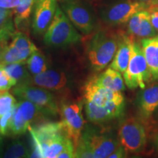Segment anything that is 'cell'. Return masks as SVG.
<instances>
[{
  "label": "cell",
  "instance_id": "41",
  "mask_svg": "<svg viewBox=\"0 0 158 158\" xmlns=\"http://www.w3.org/2000/svg\"><path fill=\"white\" fill-rule=\"evenodd\" d=\"M157 5H158V1H157Z\"/></svg>",
  "mask_w": 158,
  "mask_h": 158
},
{
  "label": "cell",
  "instance_id": "7",
  "mask_svg": "<svg viewBox=\"0 0 158 158\" xmlns=\"http://www.w3.org/2000/svg\"><path fill=\"white\" fill-rule=\"evenodd\" d=\"M80 138L87 144L94 158L108 157L120 144L111 131L94 126H85Z\"/></svg>",
  "mask_w": 158,
  "mask_h": 158
},
{
  "label": "cell",
  "instance_id": "31",
  "mask_svg": "<svg viewBox=\"0 0 158 158\" xmlns=\"http://www.w3.org/2000/svg\"><path fill=\"white\" fill-rule=\"evenodd\" d=\"M13 113V108L0 118V134L2 135H7L10 134Z\"/></svg>",
  "mask_w": 158,
  "mask_h": 158
},
{
  "label": "cell",
  "instance_id": "33",
  "mask_svg": "<svg viewBox=\"0 0 158 158\" xmlns=\"http://www.w3.org/2000/svg\"><path fill=\"white\" fill-rule=\"evenodd\" d=\"M147 10L149 12L152 24L158 33V5L157 3L151 4L148 6Z\"/></svg>",
  "mask_w": 158,
  "mask_h": 158
},
{
  "label": "cell",
  "instance_id": "3",
  "mask_svg": "<svg viewBox=\"0 0 158 158\" xmlns=\"http://www.w3.org/2000/svg\"><path fill=\"white\" fill-rule=\"evenodd\" d=\"M148 5L134 0H101L95 8L99 20L108 27L127 23L138 11L147 9Z\"/></svg>",
  "mask_w": 158,
  "mask_h": 158
},
{
  "label": "cell",
  "instance_id": "1",
  "mask_svg": "<svg viewBox=\"0 0 158 158\" xmlns=\"http://www.w3.org/2000/svg\"><path fill=\"white\" fill-rule=\"evenodd\" d=\"M29 131L33 140L31 157L57 158L69 142L62 122H45L36 127L30 126Z\"/></svg>",
  "mask_w": 158,
  "mask_h": 158
},
{
  "label": "cell",
  "instance_id": "28",
  "mask_svg": "<svg viewBox=\"0 0 158 158\" xmlns=\"http://www.w3.org/2000/svg\"><path fill=\"white\" fill-rule=\"evenodd\" d=\"M16 100L7 91L0 92V118L14 108Z\"/></svg>",
  "mask_w": 158,
  "mask_h": 158
},
{
  "label": "cell",
  "instance_id": "37",
  "mask_svg": "<svg viewBox=\"0 0 158 158\" xmlns=\"http://www.w3.org/2000/svg\"><path fill=\"white\" fill-rule=\"evenodd\" d=\"M134 1L138 2L147 4V5H149L152 3H157V2L158 1V0H134Z\"/></svg>",
  "mask_w": 158,
  "mask_h": 158
},
{
  "label": "cell",
  "instance_id": "36",
  "mask_svg": "<svg viewBox=\"0 0 158 158\" xmlns=\"http://www.w3.org/2000/svg\"><path fill=\"white\" fill-rule=\"evenodd\" d=\"M127 152L122 147L121 144L114 150V151L109 155V158H124L127 157Z\"/></svg>",
  "mask_w": 158,
  "mask_h": 158
},
{
  "label": "cell",
  "instance_id": "16",
  "mask_svg": "<svg viewBox=\"0 0 158 158\" xmlns=\"http://www.w3.org/2000/svg\"><path fill=\"white\" fill-rule=\"evenodd\" d=\"M139 115L143 118H149L158 108V84L146 86L138 92L136 98Z\"/></svg>",
  "mask_w": 158,
  "mask_h": 158
},
{
  "label": "cell",
  "instance_id": "12",
  "mask_svg": "<svg viewBox=\"0 0 158 158\" xmlns=\"http://www.w3.org/2000/svg\"><path fill=\"white\" fill-rule=\"evenodd\" d=\"M57 0H35L31 28L37 36L44 35L56 13Z\"/></svg>",
  "mask_w": 158,
  "mask_h": 158
},
{
  "label": "cell",
  "instance_id": "6",
  "mask_svg": "<svg viewBox=\"0 0 158 158\" xmlns=\"http://www.w3.org/2000/svg\"><path fill=\"white\" fill-rule=\"evenodd\" d=\"M50 90L30 84L18 83L12 90L20 100L24 99L37 105L46 116H56L59 113V105Z\"/></svg>",
  "mask_w": 158,
  "mask_h": 158
},
{
  "label": "cell",
  "instance_id": "21",
  "mask_svg": "<svg viewBox=\"0 0 158 158\" xmlns=\"http://www.w3.org/2000/svg\"><path fill=\"white\" fill-rule=\"evenodd\" d=\"M16 106L23 119L30 125L33 122H39L46 117L44 112L37 105L28 100L21 99L16 103Z\"/></svg>",
  "mask_w": 158,
  "mask_h": 158
},
{
  "label": "cell",
  "instance_id": "19",
  "mask_svg": "<svg viewBox=\"0 0 158 158\" xmlns=\"http://www.w3.org/2000/svg\"><path fill=\"white\" fill-rule=\"evenodd\" d=\"M94 79L97 84L103 87L116 92H123L125 90L126 85L122 73L110 67L106 69L102 73L94 77Z\"/></svg>",
  "mask_w": 158,
  "mask_h": 158
},
{
  "label": "cell",
  "instance_id": "5",
  "mask_svg": "<svg viewBox=\"0 0 158 158\" xmlns=\"http://www.w3.org/2000/svg\"><path fill=\"white\" fill-rule=\"evenodd\" d=\"M78 31L58 5L54 19L45 32L43 41L48 46L58 48L69 46L81 40L82 36Z\"/></svg>",
  "mask_w": 158,
  "mask_h": 158
},
{
  "label": "cell",
  "instance_id": "32",
  "mask_svg": "<svg viewBox=\"0 0 158 158\" xmlns=\"http://www.w3.org/2000/svg\"><path fill=\"white\" fill-rule=\"evenodd\" d=\"M76 157L91 158L93 157L92 152L84 140L81 138L79 139L78 145L76 148ZM94 158V157H93Z\"/></svg>",
  "mask_w": 158,
  "mask_h": 158
},
{
  "label": "cell",
  "instance_id": "2",
  "mask_svg": "<svg viewBox=\"0 0 158 158\" xmlns=\"http://www.w3.org/2000/svg\"><path fill=\"white\" fill-rule=\"evenodd\" d=\"M122 31L106 28L97 29L92 33L86 45V54L92 69L96 72L104 70L113 60Z\"/></svg>",
  "mask_w": 158,
  "mask_h": 158
},
{
  "label": "cell",
  "instance_id": "26",
  "mask_svg": "<svg viewBox=\"0 0 158 158\" xmlns=\"http://www.w3.org/2000/svg\"><path fill=\"white\" fill-rule=\"evenodd\" d=\"M30 126V124L27 123L23 119L19 110L18 109L16 104H15L14 108H13V113L11 119L10 134L14 136L21 135L24 134L27 131V130H29V127Z\"/></svg>",
  "mask_w": 158,
  "mask_h": 158
},
{
  "label": "cell",
  "instance_id": "18",
  "mask_svg": "<svg viewBox=\"0 0 158 158\" xmlns=\"http://www.w3.org/2000/svg\"><path fill=\"white\" fill-rule=\"evenodd\" d=\"M141 45L149 67L151 81H158V34L141 40Z\"/></svg>",
  "mask_w": 158,
  "mask_h": 158
},
{
  "label": "cell",
  "instance_id": "13",
  "mask_svg": "<svg viewBox=\"0 0 158 158\" xmlns=\"http://www.w3.org/2000/svg\"><path fill=\"white\" fill-rule=\"evenodd\" d=\"M84 102L86 118L94 124H101L121 117L125 106L124 101L114 102L106 107H98L86 101Z\"/></svg>",
  "mask_w": 158,
  "mask_h": 158
},
{
  "label": "cell",
  "instance_id": "4",
  "mask_svg": "<svg viewBox=\"0 0 158 158\" xmlns=\"http://www.w3.org/2000/svg\"><path fill=\"white\" fill-rule=\"evenodd\" d=\"M60 7L75 27L84 36L98 28L99 18L95 7L88 0H59Z\"/></svg>",
  "mask_w": 158,
  "mask_h": 158
},
{
  "label": "cell",
  "instance_id": "8",
  "mask_svg": "<svg viewBox=\"0 0 158 158\" xmlns=\"http://www.w3.org/2000/svg\"><path fill=\"white\" fill-rule=\"evenodd\" d=\"M125 85L130 89L140 87L143 89L148 82L151 81V76L141 45L134 40L131 56L127 70L123 73Z\"/></svg>",
  "mask_w": 158,
  "mask_h": 158
},
{
  "label": "cell",
  "instance_id": "17",
  "mask_svg": "<svg viewBox=\"0 0 158 158\" xmlns=\"http://www.w3.org/2000/svg\"><path fill=\"white\" fill-rule=\"evenodd\" d=\"M135 39L126 33L122 32L118 49L111 61L110 67L123 74L127 70L131 56L132 48Z\"/></svg>",
  "mask_w": 158,
  "mask_h": 158
},
{
  "label": "cell",
  "instance_id": "29",
  "mask_svg": "<svg viewBox=\"0 0 158 158\" xmlns=\"http://www.w3.org/2000/svg\"><path fill=\"white\" fill-rule=\"evenodd\" d=\"M13 10L0 7V29H15V25L13 22Z\"/></svg>",
  "mask_w": 158,
  "mask_h": 158
},
{
  "label": "cell",
  "instance_id": "30",
  "mask_svg": "<svg viewBox=\"0 0 158 158\" xmlns=\"http://www.w3.org/2000/svg\"><path fill=\"white\" fill-rule=\"evenodd\" d=\"M17 81L12 78L3 68L2 64L0 63V92L7 91L15 86Z\"/></svg>",
  "mask_w": 158,
  "mask_h": 158
},
{
  "label": "cell",
  "instance_id": "15",
  "mask_svg": "<svg viewBox=\"0 0 158 158\" xmlns=\"http://www.w3.org/2000/svg\"><path fill=\"white\" fill-rule=\"evenodd\" d=\"M27 83L50 91H60L68 85V78L63 71L47 70L42 73L32 76Z\"/></svg>",
  "mask_w": 158,
  "mask_h": 158
},
{
  "label": "cell",
  "instance_id": "27",
  "mask_svg": "<svg viewBox=\"0 0 158 158\" xmlns=\"http://www.w3.org/2000/svg\"><path fill=\"white\" fill-rule=\"evenodd\" d=\"M10 44L14 45L19 50H27V49L34 51L37 50V48L34 43L31 42L30 38L27 36L26 33L22 31H15V32L12 36Z\"/></svg>",
  "mask_w": 158,
  "mask_h": 158
},
{
  "label": "cell",
  "instance_id": "14",
  "mask_svg": "<svg viewBox=\"0 0 158 158\" xmlns=\"http://www.w3.org/2000/svg\"><path fill=\"white\" fill-rule=\"evenodd\" d=\"M127 24V33L134 39L149 38L158 34L152 24L147 9L141 10L132 15Z\"/></svg>",
  "mask_w": 158,
  "mask_h": 158
},
{
  "label": "cell",
  "instance_id": "34",
  "mask_svg": "<svg viewBox=\"0 0 158 158\" xmlns=\"http://www.w3.org/2000/svg\"><path fill=\"white\" fill-rule=\"evenodd\" d=\"M15 29H0V47L7 44V40L12 38L13 34L15 32Z\"/></svg>",
  "mask_w": 158,
  "mask_h": 158
},
{
  "label": "cell",
  "instance_id": "38",
  "mask_svg": "<svg viewBox=\"0 0 158 158\" xmlns=\"http://www.w3.org/2000/svg\"><path fill=\"white\" fill-rule=\"evenodd\" d=\"M154 143H155L156 149H157V150L158 151V135H156V137L155 138V141H154Z\"/></svg>",
  "mask_w": 158,
  "mask_h": 158
},
{
  "label": "cell",
  "instance_id": "40",
  "mask_svg": "<svg viewBox=\"0 0 158 158\" xmlns=\"http://www.w3.org/2000/svg\"><path fill=\"white\" fill-rule=\"evenodd\" d=\"M1 54H2V48L0 47V63H1Z\"/></svg>",
  "mask_w": 158,
  "mask_h": 158
},
{
  "label": "cell",
  "instance_id": "11",
  "mask_svg": "<svg viewBox=\"0 0 158 158\" xmlns=\"http://www.w3.org/2000/svg\"><path fill=\"white\" fill-rule=\"evenodd\" d=\"M84 101L91 102L98 107H106L116 102L124 101L122 92H116L97 84L94 78L84 86Z\"/></svg>",
  "mask_w": 158,
  "mask_h": 158
},
{
  "label": "cell",
  "instance_id": "22",
  "mask_svg": "<svg viewBox=\"0 0 158 158\" xmlns=\"http://www.w3.org/2000/svg\"><path fill=\"white\" fill-rule=\"evenodd\" d=\"M35 3V0H21L19 6L13 9L14 25L18 31L23 32V29L27 27V21L34 9Z\"/></svg>",
  "mask_w": 158,
  "mask_h": 158
},
{
  "label": "cell",
  "instance_id": "25",
  "mask_svg": "<svg viewBox=\"0 0 158 158\" xmlns=\"http://www.w3.org/2000/svg\"><path fill=\"white\" fill-rule=\"evenodd\" d=\"M27 65L29 73L36 76L48 70L46 59L44 54L37 49L34 51L27 60Z\"/></svg>",
  "mask_w": 158,
  "mask_h": 158
},
{
  "label": "cell",
  "instance_id": "23",
  "mask_svg": "<svg viewBox=\"0 0 158 158\" xmlns=\"http://www.w3.org/2000/svg\"><path fill=\"white\" fill-rule=\"evenodd\" d=\"M3 68L7 74L15 80L18 83L27 82L31 78L30 73L28 70L26 62L12 63V64H2Z\"/></svg>",
  "mask_w": 158,
  "mask_h": 158
},
{
  "label": "cell",
  "instance_id": "9",
  "mask_svg": "<svg viewBox=\"0 0 158 158\" xmlns=\"http://www.w3.org/2000/svg\"><path fill=\"white\" fill-rule=\"evenodd\" d=\"M117 137L119 143L127 153L136 154L143 151L147 141L146 128L141 120L128 117L120 123Z\"/></svg>",
  "mask_w": 158,
  "mask_h": 158
},
{
  "label": "cell",
  "instance_id": "20",
  "mask_svg": "<svg viewBox=\"0 0 158 158\" xmlns=\"http://www.w3.org/2000/svg\"><path fill=\"white\" fill-rule=\"evenodd\" d=\"M1 64H7L12 63L26 62L34 50H19L12 44H5L1 46ZM37 51V50H36Z\"/></svg>",
  "mask_w": 158,
  "mask_h": 158
},
{
  "label": "cell",
  "instance_id": "39",
  "mask_svg": "<svg viewBox=\"0 0 158 158\" xmlns=\"http://www.w3.org/2000/svg\"><path fill=\"white\" fill-rule=\"evenodd\" d=\"M2 135L1 134H0V151H1V145H2Z\"/></svg>",
  "mask_w": 158,
  "mask_h": 158
},
{
  "label": "cell",
  "instance_id": "10",
  "mask_svg": "<svg viewBox=\"0 0 158 158\" xmlns=\"http://www.w3.org/2000/svg\"><path fill=\"white\" fill-rule=\"evenodd\" d=\"M83 104L81 101L64 102L59 104V113L63 129L69 138L72 140L75 149L85 127L83 115Z\"/></svg>",
  "mask_w": 158,
  "mask_h": 158
},
{
  "label": "cell",
  "instance_id": "24",
  "mask_svg": "<svg viewBox=\"0 0 158 158\" xmlns=\"http://www.w3.org/2000/svg\"><path fill=\"white\" fill-rule=\"evenodd\" d=\"M31 149L21 139H15L8 144L4 152V157L25 158L31 157Z\"/></svg>",
  "mask_w": 158,
  "mask_h": 158
},
{
  "label": "cell",
  "instance_id": "35",
  "mask_svg": "<svg viewBox=\"0 0 158 158\" xmlns=\"http://www.w3.org/2000/svg\"><path fill=\"white\" fill-rule=\"evenodd\" d=\"M21 0H0V7L13 10L18 7Z\"/></svg>",
  "mask_w": 158,
  "mask_h": 158
}]
</instances>
